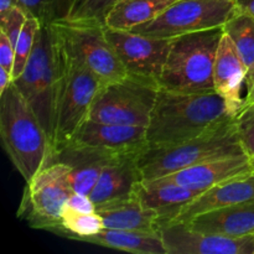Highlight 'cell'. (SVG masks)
<instances>
[{"label":"cell","instance_id":"cell-1","mask_svg":"<svg viewBox=\"0 0 254 254\" xmlns=\"http://www.w3.org/2000/svg\"><path fill=\"white\" fill-rule=\"evenodd\" d=\"M233 118L215 91L176 92L160 88L146 126L148 148L184 143Z\"/></svg>","mask_w":254,"mask_h":254},{"label":"cell","instance_id":"cell-2","mask_svg":"<svg viewBox=\"0 0 254 254\" xmlns=\"http://www.w3.org/2000/svg\"><path fill=\"white\" fill-rule=\"evenodd\" d=\"M0 136L7 156L26 183L52 164L49 136L14 81L0 94Z\"/></svg>","mask_w":254,"mask_h":254},{"label":"cell","instance_id":"cell-3","mask_svg":"<svg viewBox=\"0 0 254 254\" xmlns=\"http://www.w3.org/2000/svg\"><path fill=\"white\" fill-rule=\"evenodd\" d=\"M245 153L233 117L217 128L191 140L145 149L138 156L136 163L141 180H155L205 161Z\"/></svg>","mask_w":254,"mask_h":254},{"label":"cell","instance_id":"cell-4","mask_svg":"<svg viewBox=\"0 0 254 254\" xmlns=\"http://www.w3.org/2000/svg\"><path fill=\"white\" fill-rule=\"evenodd\" d=\"M223 26L171 39L161 73L160 88L176 92H207L213 88V67Z\"/></svg>","mask_w":254,"mask_h":254},{"label":"cell","instance_id":"cell-5","mask_svg":"<svg viewBox=\"0 0 254 254\" xmlns=\"http://www.w3.org/2000/svg\"><path fill=\"white\" fill-rule=\"evenodd\" d=\"M59 78L60 61L56 36L51 24H41L26 67L14 83L44 127L51 143L52 153Z\"/></svg>","mask_w":254,"mask_h":254},{"label":"cell","instance_id":"cell-6","mask_svg":"<svg viewBox=\"0 0 254 254\" xmlns=\"http://www.w3.org/2000/svg\"><path fill=\"white\" fill-rule=\"evenodd\" d=\"M56 41L59 47L60 78L52 163L55 156L66 148L78 129L88 121L94 98L104 84L96 74L72 59L57 37Z\"/></svg>","mask_w":254,"mask_h":254},{"label":"cell","instance_id":"cell-7","mask_svg":"<svg viewBox=\"0 0 254 254\" xmlns=\"http://www.w3.org/2000/svg\"><path fill=\"white\" fill-rule=\"evenodd\" d=\"M159 89L160 84L156 81L133 74L104 83L94 98L88 121L146 127Z\"/></svg>","mask_w":254,"mask_h":254},{"label":"cell","instance_id":"cell-8","mask_svg":"<svg viewBox=\"0 0 254 254\" xmlns=\"http://www.w3.org/2000/svg\"><path fill=\"white\" fill-rule=\"evenodd\" d=\"M64 51L83 64L103 83L128 74L106 34V25L96 21H59L51 24Z\"/></svg>","mask_w":254,"mask_h":254},{"label":"cell","instance_id":"cell-9","mask_svg":"<svg viewBox=\"0 0 254 254\" xmlns=\"http://www.w3.org/2000/svg\"><path fill=\"white\" fill-rule=\"evenodd\" d=\"M236 14L235 0H178L158 17L129 31L155 39H174L222 27Z\"/></svg>","mask_w":254,"mask_h":254},{"label":"cell","instance_id":"cell-10","mask_svg":"<svg viewBox=\"0 0 254 254\" xmlns=\"http://www.w3.org/2000/svg\"><path fill=\"white\" fill-rule=\"evenodd\" d=\"M68 165L61 161L50 164L29 181L19 217L26 218L35 228L61 233V217L69 196L73 193L67 180Z\"/></svg>","mask_w":254,"mask_h":254},{"label":"cell","instance_id":"cell-11","mask_svg":"<svg viewBox=\"0 0 254 254\" xmlns=\"http://www.w3.org/2000/svg\"><path fill=\"white\" fill-rule=\"evenodd\" d=\"M106 34L128 74L153 79L159 83L171 39H155L129 30L107 26Z\"/></svg>","mask_w":254,"mask_h":254},{"label":"cell","instance_id":"cell-12","mask_svg":"<svg viewBox=\"0 0 254 254\" xmlns=\"http://www.w3.org/2000/svg\"><path fill=\"white\" fill-rule=\"evenodd\" d=\"M168 254H254V235L241 238L203 233L186 222H169L159 227Z\"/></svg>","mask_w":254,"mask_h":254},{"label":"cell","instance_id":"cell-13","mask_svg":"<svg viewBox=\"0 0 254 254\" xmlns=\"http://www.w3.org/2000/svg\"><path fill=\"white\" fill-rule=\"evenodd\" d=\"M67 145L88 146L119 154L140 155L148 149L146 127L118 126L87 121Z\"/></svg>","mask_w":254,"mask_h":254},{"label":"cell","instance_id":"cell-14","mask_svg":"<svg viewBox=\"0 0 254 254\" xmlns=\"http://www.w3.org/2000/svg\"><path fill=\"white\" fill-rule=\"evenodd\" d=\"M253 171V158L250 154L245 153L205 161L159 179L174 181L191 190L205 192L208 189L232 179L250 175Z\"/></svg>","mask_w":254,"mask_h":254},{"label":"cell","instance_id":"cell-15","mask_svg":"<svg viewBox=\"0 0 254 254\" xmlns=\"http://www.w3.org/2000/svg\"><path fill=\"white\" fill-rule=\"evenodd\" d=\"M247 79V67L238 55L231 37L223 31L215 67H213V88L225 101L228 113L236 117L245 98L241 96L243 83Z\"/></svg>","mask_w":254,"mask_h":254},{"label":"cell","instance_id":"cell-16","mask_svg":"<svg viewBox=\"0 0 254 254\" xmlns=\"http://www.w3.org/2000/svg\"><path fill=\"white\" fill-rule=\"evenodd\" d=\"M104 228L159 233V216L144 206L135 192L96 205Z\"/></svg>","mask_w":254,"mask_h":254},{"label":"cell","instance_id":"cell-17","mask_svg":"<svg viewBox=\"0 0 254 254\" xmlns=\"http://www.w3.org/2000/svg\"><path fill=\"white\" fill-rule=\"evenodd\" d=\"M134 192L144 206L158 213L159 227L175 220L189 203L202 193L164 179L139 181Z\"/></svg>","mask_w":254,"mask_h":254},{"label":"cell","instance_id":"cell-18","mask_svg":"<svg viewBox=\"0 0 254 254\" xmlns=\"http://www.w3.org/2000/svg\"><path fill=\"white\" fill-rule=\"evenodd\" d=\"M189 227L203 233L241 238L254 235V200L201 213L186 221Z\"/></svg>","mask_w":254,"mask_h":254},{"label":"cell","instance_id":"cell-19","mask_svg":"<svg viewBox=\"0 0 254 254\" xmlns=\"http://www.w3.org/2000/svg\"><path fill=\"white\" fill-rule=\"evenodd\" d=\"M254 200V171L250 175L232 179L201 193L189 203L171 222H186L208 211L240 205ZM169 223V222H168ZM165 225V223H164Z\"/></svg>","mask_w":254,"mask_h":254},{"label":"cell","instance_id":"cell-20","mask_svg":"<svg viewBox=\"0 0 254 254\" xmlns=\"http://www.w3.org/2000/svg\"><path fill=\"white\" fill-rule=\"evenodd\" d=\"M138 156H123L103 169L89 195L96 205L134 192L135 185L141 181V174L136 163Z\"/></svg>","mask_w":254,"mask_h":254},{"label":"cell","instance_id":"cell-21","mask_svg":"<svg viewBox=\"0 0 254 254\" xmlns=\"http://www.w3.org/2000/svg\"><path fill=\"white\" fill-rule=\"evenodd\" d=\"M81 242L135 254H168L159 233L103 228L99 233Z\"/></svg>","mask_w":254,"mask_h":254},{"label":"cell","instance_id":"cell-22","mask_svg":"<svg viewBox=\"0 0 254 254\" xmlns=\"http://www.w3.org/2000/svg\"><path fill=\"white\" fill-rule=\"evenodd\" d=\"M178 0H119L107 14L104 25L109 29L130 30L151 21Z\"/></svg>","mask_w":254,"mask_h":254},{"label":"cell","instance_id":"cell-23","mask_svg":"<svg viewBox=\"0 0 254 254\" xmlns=\"http://www.w3.org/2000/svg\"><path fill=\"white\" fill-rule=\"evenodd\" d=\"M223 31L231 37L247 67L246 86L248 88L254 79V17L237 12L223 25Z\"/></svg>","mask_w":254,"mask_h":254},{"label":"cell","instance_id":"cell-24","mask_svg":"<svg viewBox=\"0 0 254 254\" xmlns=\"http://www.w3.org/2000/svg\"><path fill=\"white\" fill-rule=\"evenodd\" d=\"M104 228L103 221L97 212H77L66 206L61 217V233L69 240L82 241L97 235Z\"/></svg>","mask_w":254,"mask_h":254},{"label":"cell","instance_id":"cell-25","mask_svg":"<svg viewBox=\"0 0 254 254\" xmlns=\"http://www.w3.org/2000/svg\"><path fill=\"white\" fill-rule=\"evenodd\" d=\"M29 16H35L41 24H54L67 19L74 0H17Z\"/></svg>","mask_w":254,"mask_h":254},{"label":"cell","instance_id":"cell-26","mask_svg":"<svg viewBox=\"0 0 254 254\" xmlns=\"http://www.w3.org/2000/svg\"><path fill=\"white\" fill-rule=\"evenodd\" d=\"M41 27V22L37 17L29 16L21 32L19 35L16 44H15V61L12 67V81L19 78L26 67L27 61L31 56L32 49H34L36 35Z\"/></svg>","mask_w":254,"mask_h":254},{"label":"cell","instance_id":"cell-27","mask_svg":"<svg viewBox=\"0 0 254 254\" xmlns=\"http://www.w3.org/2000/svg\"><path fill=\"white\" fill-rule=\"evenodd\" d=\"M119 0H74L64 21H96L104 24L107 14Z\"/></svg>","mask_w":254,"mask_h":254},{"label":"cell","instance_id":"cell-28","mask_svg":"<svg viewBox=\"0 0 254 254\" xmlns=\"http://www.w3.org/2000/svg\"><path fill=\"white\" fill-rule=\"evenodd\" d=\"M235 123L246 153L254 156V102H243L235 117Z\"/></svg>","mask_w":254,"mask_h":254},{"label":"cell","instance_id":"cell-29","mask_svg":"<svg viewBox=\"0 0 254 254\" xmlns=\"http://www.w3.org/2000/svg\"><path fill=\"white\" fill-rule=\"evenodd\" d=\"M27 17L29 15L20 5H14L6 12L0 14V31L6 35L14 46Z\"/></svg>","mask_w":254,"mask_h":254},{"label":"cell","instance_id":"cell-30","mask_svg":"<svg viewBox=\"0 0 254 254\" xmlns=\"http://www.w3.org/2000/svg\"><path fill=\"white\" fill-rule=\"evenodd\" d=\"M15 61V46L4 32L0 31V66L11 73Z\"/></svg>","mask_w":254,"mask_h":254},{"label":"cell","instance_id":"cell-31","mask_svg":"<svg viewBox=\"0 0 254 254\" xmlns=\"http://www.w3.org/2000/svg\"><path fill=\"white\" fill-rule=\"evenodd\" d=\"M66 206L71 210L77 211V212H96V203L92 201V198L88 195H82V193H72L67 201Z\"/></svg>","mask_w":254,"mask_h":254},{"label":"cell","instance_id":"cell-32","mask_svg":"<svg viewBox=\"0 0 254 254\" xmlns=\"http://www.w3.org/2000/svg\"><path fill=\"white\" fill-rule=\"evenodd\" d=\"M237 12L254 17V0H235Z\"/></svg>","mask_w":254,"mask_h":254},{"label":"cell","instance_id":"cell-33","mask_svg":"<svg viewBox=\"0 0 254 254\" xmlns=\"http://www.w3.org/2000/svg\"><path fill=\"white\" fill-rule=\"evenodd\" d=\"M12 82V76L7 69H5L4 67L0 66V94L10 86V83Z\"/></svg>","mask_w":254,"mask_h":254},{"label":"cell","instance_id":"cell-34","mask_svg":"<svg viewBox=\"0 0 254 254\" xmlns=\"http://www.w3.org/2000/svg\"><path fill=\"white\" fill-rule=\"evenodd\" d=\"M14 5H19L17 0H0V14L6 12Z\"/></svg>","mask_w":254,"mask_h":254},{"label":"cell","instance_id":"cell-35","mask_svg":"<svg viewBox=\"0 0 254 254\" xmlns=\"http://www.w3.org/2000/svg\"><path fill=\"white\" fill-rule=\"evenodd\" d=\"M246 102H254V79L250 87L247 88V96L245 97Z\"/></svg>","mask_w":254,"mask_h":254},{"label":"cell","instance_id":"cell-36","mask_svg":"<svg viewBox=\"0 0 254 254\" xmlns=\"http://www.w3.org/2000/svg\"><path fill=\"white\" fill-rule=\"evenodd\" d=\"M252 158H253V164H254V156H252Z\"/></svg>","mask_w":254,"mask_h":254}]
</instances>
